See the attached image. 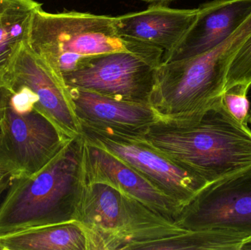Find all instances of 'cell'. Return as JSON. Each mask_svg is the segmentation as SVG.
<instances>
[{"label": "cell", "mask_w": 251, "mask_h": 250, "mask_svg": "<svg viewBox=\"0 0 251 250\" xmlns=\"http://www.w3.org/2000/svg\"><path fill=\"white\" fill-rule=\"evenodd\" d=\"M12 93L13 91L9 87L4 77V74L0 73V134H1V125L5 116L7 104Z\"/></svg>", "instance_id": "20"}, {"label": "cell", "mask_w": 251, "mask_h": 250, "mask_svg": "<svg viewBox=\"0 0 251 250\" xmlns=\"http://www.w3.org/2000/svg\"><path fill=\"white\" fill-rule=\"evenodd\" d=\"M4 250H88L85 230L76 221L0 236Z\"/></svg>", "instance_id": "15"}, {"label": "cell", "mask_w": 251, "mask_h": 250, "mask_svg": "<svg viewBox=\"0 0 251 250\" xmlns=\"http://www.w3.org/2000/svg\"><path fill=\"white\" fill-rule=\"evenodd\" d=\"M85 183L82 135L36 174L12 180L0 203V236L75 221Z\"/></svg>", "instance_id": "2"}, {"label": "cell", "mask_w": 251, "mask_h": 250, "mask_svg": "<svg viewBox=\"0 0 251 250\" xmlns=\"http://www.w3.org/2000/svg\"><path fill=\"white\" fill-rule=\"evenodd\" d=\"M239 84L251 87V36L239 48L230 63L225 91Z\"/></svg>", "instance_id": "18"}, {"label": "cell", "mask_w": 251, "mask_h": 250, "mask_svg": "<svg viewBox=\"0 0 251 250\" xmlns=\"http://www.w3.org/2000/svg\"><path fill=\"white\" fill-rule=\"evenodd\" d=\"M248 123L251 124V110L250 113H249V118H248Z\"/></svg>", "instance_id": "24"}, {"label": "cell", "mask_w": 251, "mask_h": 250, "mask_svg": "<svg viewBox=\"0 0 251 250\" xmlns=\"http://www.w3.org/2000/svg\"><path fill=\"white\" fill-rule=\"evenodd\" d=\"M0 250H4L2 245H1V242H0Z\"/></svg>", "instance_id": "25"}, {"label": "cell", "mask_w": 251, "mask_h": 250, "mask_svg": "<svg viewBox=\"0 0 251 250\" xmlns=\"http://www.w3.org/2000/svg\"><path fill=\"white\" fill-rule=\"evenodd\" d=\"M251 250V238H250L247 242H245L244 245L242 247L241 250Z\"/></svg>", "instance_id": "23"}, {"label": "cell", "mask_w": 251, "mask_h": 250, "mask_svg": "<svg viewBox=\"0 0 251 250\" xmlns=\"http://www.w3.org/2000/svg\"><path fill=\"white\" fill-rule=\"evenodd\" d=\"M67 88L81 126L143 136L151 126L160 120L149 104L116 99L81 88Z\"/></svg>", "instance_id": "13"}, {"label": "cell", "mask_w": 251, "mask_h": 250, "mask_svg": "<svg viewBox=\"0 0 251 250\" xmlns=\"http://www.w3.org/2000/svg\"><path fill=\"white\" fill-rule=\"evenodd\" d=\"M28 44L63 82L82 59L131 51L141 42L122 38L116 17L75 10L49 13L41 7L32 18Z\"/></svg>", "instance_id": "5"}, {"label": "cell", "mask_w": 251, "mask_h": 250, "mask_svg": "<svg viewBox=\"0 0 251 250\" xmlns=\"http://www.w3.org/2000/svg\"><path fill=\"white\" fill-rule=\"evenodd\" d=\"M163 53L161 48L141 43L131 51L85 57L75 70L65 74L62 79L68 88L149 104Z\"/></svg>", "instance_id": "6"}, {"label": "cell", "mask_w": 251, "mask_h": 250, "mask_svg": "<svg viewBox=\"0 0 251 250\" xmlns=\"http://www.w3.org/2000/svg\"><path fill=\"white\" fill-rule=\"evenodd\" d=\"M143 136L209 184L251 169V129L231 115L223 99L198 121L160 119Z\"/></svg>", "instance_id": "1"}, {"label": "cell", "mask_w": 251, "mask_h": 250, "mask_svg": "<svg viewBox=\"0 0 251 250\" xmlns=\"http://www.w3.org/2000/svg\"><path fill=\"white\" fill-rule=\"evenodd\" d=\"M250 238L220 230H187L152 244L146 250H241Z\"/></svg>", "instance_id": "17"}, {"label": "cell", "mask_w": 251, "mask_h": 250, "mask_svg": "<svg viewBox=\"0 0 251 250\" xmlns=\"http://www.w3.org/2000/svg\"><path fill=\"white\" fill-rule=\"evenodd\" d=\"M72 139L34 105L17 108L9 101L0 134V167L12 180L30 177Z\"/></svg>", "instance_id": "8"}, {"label": "cell", "mask_w": 251, "mask_h": 250, "mask_svg": "<svg viewBox=\"0 0 251 250\" xmlns=\"http://www.w3.org/2000/svg\"><path fill=\"white\" fill-rule=\"evenodd\" d=\"M142 1H145V2L151 3V4L158 3V4H168L173 2V1H175L176 0H142Z\"/></svg>", "instance_id": "22"}, {"label": "cell", "mask_w": 251, "mask_h": 250, "mask_svg": "<svg viewBox=\"0 0 251 250\" xmlns=\"http://www.w3.org/2000/svg\"><path fill=\"white\" fill-rule=\"evenodd\" d=\"M12 179L10 175L0 167V200L1 196L11 183Z\"/></svg>", "instance_id": "21"}, {"label": "cell", "mask_w": 251, "mask_h": 250, "mask_svg": "<svg viewBox=\"0 0 251 250\" xmlns=\"http://www.w3.org/2000/svg\"><path fill=\"white\" fill-rule=\"evenodd\" d=\"M9 85H23L35 93L34 107L70 138L82 135L69 90L28 44L24 43L4 73ZM10 87V86H9Z\"/></svg>", "instance_id": "10"}, {"label": "cell", "mask_w": 251, "mask_h": 250, "mask_svg": "<svg viewBox=\"0 0 251 250\" xmlns=\"http://www.w3.org/2000/svg\"><path fill=\"white\" fill-rule=\"evenodd\" d=\"M75 221L85 230L88 250H146L187 231L125 192L86 178Z\"/></svg>", "instance_id": "4"}, {"label": "cell", "mask_w": 251, "mask_h": 250, "mask_svg": "<svg viewBox=\"0 0 251 250\" xmlns=\"http://www.w3.org/2000/svg\"><path fill=\"white\" fill-rule=\"evenodd\" d=\"M84 168L88 182L110 185L174 222L182 208L132 167L85 138Z\"/></svg>", "instance_id": "11"}, {"label": "cell", "mask_w": 251, "mask_h": 250, "mask_svg": "<svg viewBox=\"0 0 251 250\" xmlns=\"http://www.w3.org/2000/svg\"><path fill=\"white\" fill-rule=\"evenodd\" d=\"M199 13V7L175 9L155 3L143 11L117 16L116 25L122 38L149 44L166 52L179 44Z\"/></svg>", "instance_id": "14"}, {"label": "cell", "mask_w": 251, "mask_h": 250, "mask_svg": "<svg viewBox=\"0 0 251 250\" xmlns=\"http://www.w3.org/2000/svg\"><path fill=\"white\" fill-rule=\"evenodd\" d=\"M85 140L138 172L181 206L209 185L201 177L152 147L142 135L82 126Z\"/></svg>", "instance_id": "7"}, {"label": "cell", "mask_w": 251, "mask_h": 250, "mask_svg": "<svg viewBox=\"0 0 251 250\" xmlns=\"http://www.w3.org/2000/svg\"><path fill=\"white\" fill-rule=\"evenodd\" d=\"M194 24L162 63L195 57L212 49L234 33L251 15V0H212L199 7Z\"/></svg>", "instance_id": "12"}, {"label": "cell", "mask_w": 251, "mask_h": 250, "mask_svg": "<svg viewBox=\"0 0 251 250\" xmlns=\"http://www.w3.org/2000/svg\"><path fill=\"white\" fill-rule=\"evenodd\" d=\"M250 88L239 84L226 90L223 94V101L228 111L237 121L247 126L250 109L248 92Z\"/></svg>", "instance_id": "19"}, {"label": "cell", "mask_w": 251, "mask_h": 250, "mask_svg": "<svg viewBox=\"0 0 251 250\" xmlns=\"http://www.w3.org/2000/svg\"><path fill=\"white\" fill-rule=\"evenodd\" d=\"M251 36V15L228 38L195 57L162 63L150 98L160 119L196 122L221 102L230 63Z\"/></svg>", "instance_id": "3"}, {"label": "cell", "mask_w": 251, "mask_h": 250, "mask_svg": "<svg viewBox=\"0 0 251 250\" xmlns=\"http://www.w3.org/2000/svg\"><path fill=\"white\" fill-rule=\"evenodd\" d=\"M175 223L189 231L251 237V169L205 186L181 208Z\"/></svg>", "instance_id": "9"}, {"label": "cell", "mask_w": 251, "mask_h": 250, "mask_svg": "<svg viewBox=\"0 0 251 250\" xmlns=\"http://www.w3.org/2000/svg\"><path fill=\"white\" fill-rule=\"evenodd\" d=\"M41 6L35 0H0V73L2 74L21 45L28 41L32 18Z\"/></svg>", "instance_id": "16"}]
</instances>
